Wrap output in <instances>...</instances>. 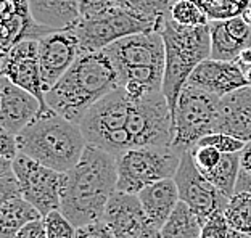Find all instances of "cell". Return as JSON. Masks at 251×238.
I'll return each instance as SVG.
<instances>
[{
    "label": "cell",
    "mask_w": 251,
    "mask_h": 238,
    "mask_svg": "<svg viewBox=\"0 0 251 238\" xmlns=\"http://www.w3.org/2000/svg\"><path fill=\"white\" fill-rule=\"evenodd\" d=\"M45 229H47L49 238H74L77 227L74 225L60 209L52 211L44 217Z\"/></svg>",
    "instance_id": "29"
},
{
    "label": "cell",
    "mask_w": 251,
    "mask_h": 238,
    "mask_svg": "<svg viewBox=\"0 0 251 238\" xmlns=\"http://www.w3.org/2000/svg\"><path fill=\"white\" fill-rule=\"evenodd\" d=\"M2 76L37 97L42 108H49L45 103L37 41H23L2 55Z\"/></svg>",
    "instance_id": "14"
},
{
    "label": "cell",
    "mask_w": 251,
    "mask_h": 238,
    "mask_svg": "<svg viewBox=\"0 0 251 238\" xmlns=\"http://www.w3.org/2000/svg\"><path fill=\"white\" fill-rule=\"evenodd\" d=\"M216 132L229 134L245 143L251 142V86H245L219 100Z\"/></svg>",
    "instance_id": "19"
},
{
    "label": "cell",
    "mask_w": 251,
    "mask_h": 238,
    "mask_svg": "<svg viewBox=\"0 0 251 238\" xmlns=\"http://www.w3.org/2000/svg\"><path fill=\"white\" fill-rule=\"evenodd\" d=\"M118 87V76L105 50L82 53L45 92V103L60 116L81 124L92 106Z\"/></svg>",
    "instance_id": "2"
},
{
    "label": "cell",
    "mask_w": 251,
    "mask_h": 238,
    "mask_svg": "<svg viewBox=\"0 0 251 238\" xmlns=\"http://www.w3.org/2000/svg\"><path fill=\"white\" fill-rule=\"evenodd\" d=\"M182 153L173 146H142L116 156L118 191L139 195L145 187L164 179H174Z\"/></svg>",
    "instance_id": "7"
},
{
    "label": "cell",
    "mask_w": 251,
    "mask_h": 238,
    "mask_svg": "<svg viewBox=\"0 0 251 238\" xmlns=\"http://www.w3.org/2000/svg\"><path fill=\"white\" fill-rule=\"evenodd\" d=\"M42 110L37 97L15 86L7 77L0 81V124L10 134L18 135Z\"/></svg>",
    "instance_id": "17"
},
{
    "label": "cell",
    "mask_w": 251,
    "mask_h": 238,
    "mask_svg": "<svg viewBox=\"0 0 251 238\" xmlns=\"http://www.w3.org/2000/svg\"><path fill=\"white\" fill-rule=\"evenodd\" d=\"M164 41L166 68H164L163 94L173 111L179 95L195 68L211 56L209 24L182 26L174 20H166L159 29Z\"/></svg>",
    "instance_id": "5"
},
{
    "label": "cell",
    "mask_w": 251,
    "mask_h": 238,
    "mask_svg": "<svg viewBox=\"0 0 251 238\" xmlns=\"http://www.w3.org/2000/svg\"><path fill=\"white\" fill-rule=\"evenodd\" d=\"M242 18L248 23V24H251V2H250V5L247 7V10L243 11V15H242Z\"/></svg>",
    "instance_id": "39"
},
{
    "label": "cell",
    "mask_w": 251,
    "mask_h": 238,
    "mask_svg": "<svg viewBox=\"0 0 251 238\" xmlns=\"http://www.w3.org/2000/svg\"><path fill=\"white\" fill-rule=\"evenodd\" d=\"M230 225L224 216V211L213 214L201 227V238H227Z\"/></svg>",
    "instance_id": "32"
},
{
    "label": "cell",
    "mask_w": 251,
    "mask_h": 238,
    "mask_svg": "<svg viewBox=\"0 0 251 238\" xmlns=\"http://www.w3.org/2000/svg\"><path fill=\"white\" fill-rule=\"evenodd\" d=\"M240 164L242 171L247 172L251 177V142L245 143V148L240 151Z\"/></svg>",
    "instance_id": "36"
},
{
    "label": "cell",
    "mask_w": 251,
    "mask_h": 238,
    "mask_svg": "<svg viewBox=\"0 0 251 238\" xmlns=\"http://www.w3.org/2000/svg\"><path fill=\"white\" fill-rule=\"evenodd\" d=\"M106 2H110V3H118L119 0H106Z\"/></svg>",
    "instance_id": "41"
},
{
    "label": "cell",
    "mask_w": 251,
    "mask_h": 238,
    "mask_svg": "<svg viewBox=\"0 0 251 238\" xmlns=\"http://www.w3.org/2000/svg\"><path fill=\"white\" fill-rule=\"evenodd\" d=\"M118 76V87L132 100L163 92L166 52L161 32L153 29L127 36L103 48Z\"/></svg>",
    "instance_id": "3"
},
{
    "label": "cell",
    "mask_w": 251,
    "mask_h": 238,
    "mask_svg": "<svg viewBox=\"0 0 251 238\" xmlns=\"http://www.w3.org/2000/svg\"><path fill=\"white\" fill-rule=\"evenodd\" d=\"M41 217V213L21 195L3 198L0 200V237L15 238L20 229Z\"/></svg>",
    "instance_id": "22"
},
{
    "label": "cell",
    "mask_w": 251,
    "mask_h": 238,
    "mask_svg": "<svg viewBox=\"0 0 251 238\" xmlns=\"http://www.w3.org/2000/svg\"><path fill=\"white\" fill-rule=\"evenodd\" d=\"M211 56L213 60L237 61L245 50L251 48V24L242 16L209 21Z\"/></svg>",
    "instance_id": "18"
},
{
    "label": "cell",
    "mask_w": 251,
    "mask_h": 238,
    "mask_svg": "<svg viewBox=\"0 0 251 238\" xmlns=\"http://www.w3.org/2000/svg\"><path fill=\"white\" fill-rule=\"evenodd\" d=\"M219 100L216 95L185 84L174 110V137L171 146L176 151H192L200 140L216 132Z\"/></svg>",
    "instance_id": "8"
},
{
    "label": "cell",
    "mask_w": 251,
    "mask_h": 238,
    "mask_svg": "<svg viewBox=\"0 0 251 238\" xmlns=\"http://www.w3.org/2000/svg\"><path fill=\"white\" fill-rule=\"evenodd\" d=\"M116 187V156L87 145L76 166L65 172L60 211L76 227L103 219Z\"/></svg>",
    "instance_id": "1"
},
{
    "label": "cell",
    "mask_w": 251,
    "mask_h": 238,
    "mask_svg": "<svg viewBox=\"0 0 251 238\" xmlns=\"http://www.w3.org/2000/svg\"><path fill=\"white\" fill-rule=\"evenodd\" d=\"M187 84L195 86L216 97H226L245 86H250L247 76L235 61H221L208 58L200 63Z\"/></svg>",
    "instance_id": "16"
},
{
    "label": "cell",
    "mask_w": 251,
    "mask_h": 238,
    "mask_svg": "<svg viewBox=\"0 0 251 238\" xmlns=\"http://www.w3.org/2000/svg\"><path fill=\"white\" fill-rule=\"evenodd\" d=\"M74 238H116L103 219L77 227Z\"/></svg>",
    "instance_id": "33"
},
{
    "label": "cell",
    "mask_w": 251,
    "mask_h": 238,
    "mask_svg": "<svg viewBox=\"0 0 251 238\" xmlns=\"http://www.w3.org/2000/svg\"><path fill=\"white\" fill-rule=\"evenodd\" d=\"M139 200L145 214L158 229H161L176 206L179 205V189L174 179H164L145 187L140 191Z\"/></svg>",
    "instance_id": "20"
},
{
    "label": "cell",
    "mask_w": 251,
    "mask_h": 238,
    "mask_svg": "<svg viewBox=\"0 0 251 238\" xmlns=\"http://www.w3.org/2000/svg\"><path fill=\"white\" fill-rule=\"evenodd\" d=\"M18 155H20V148H18L16 135L2 129L0 130V156L5 158V160L13 161Z\"/></svg>",
    "instance_id": "34"
},
{
    "label": "cell",
    "mask_w": 251,
    "mask_h": 238,
    "mask_svg": "<svg viewBox=\"0 0 251 238\" xmlns=\"http://www.w3.org/2000/svg\"><path fill=\"white\" fill-rule=\"evenodd\" d=\"M31 13L29 0H0V45L2 55L23 41H39L49 34Z\"/></svg>",
    "instance_id": "15"
},
{
    "label": "cell",
    "mask_w": 251,
    "mask_h": 238,
    "mask_svg": "<svg viewBox=\"0 0 251 238\" xmlns=\"http://www.w3.org/2000/svg\"><path fill=\"white\" fill-rule=\"evenodd\" d=\"M151 23L140 20L129 10L119 7L118 3H110L99 13L87 18H81L70 31L76 32L81 44V52H100L108 45L115 44L127 36L153 31Z\"/></svg>",
    "instance_id": "9"
},
{
    "label": "cell",
    "mask_w": 251,
    "mask_h": 238,
    "mask_svg": "<svg viewBox=\"0 0 251 238\" xmlns=\"http://www.w3.org/2000/svg\"><path fill=\"white\" fill-rule=\"evenodd\" d=\"M224 216L230 229L251 237V193L235 191L226 206Z\"/></svg>",
    "instance_id": "26"
},
{
    "label": "cell",
    "mask_w": 251,
    "mask_h": 238,
    "mask_svg": "<svg viewBox=\"0 0 251 238\" xmlns=\"http://www.w3.org/2000/svg\"><path fill=\"white\" fill-rule=\"evenodd\" d=\"M177 0H119L118 5L140 20L151 23L155 29L159 31L164 21L171 18V10Z\"/></svg>",
    "instance_id": "24"
},
{
    "label": "cell",
    "mask_w": 251,
    "mask_h": 238,
    "mask_svg": "<svg viewBox=\"0 0 251 238\" xmlns=\"http://www.w3.org/2000/svg\"><path fill=\"white\" fill-rule=\"evenodd\" d=\"M227 238H251V237L242 234V232H237V230L230 229V230H229V235H227Z\"/></svg>",
    "instance_id": "38"
},
{
    "label": "cell",
    "mask_w": 251,
    "mask_h": 238,
    "mask_svg": "<svg viewBox=\"0 0 251 238\" xmlns=\"http://www.w3.org/2000/svg\"><path fill=\"white\" fill-rule=\"evenodd\" d=\"M37 24L53 31H70L79 21L77 0H29Z\"/></svg>",
    "instance_id": "21"
},
{
    "label": "cell",
    "mask_w": 251,
    "mask_h": 238,
    "mask_svg": "<svg viewBox=\"0 0 251 238\" xmlns=\"http://www.w3.org/2000/svg\"><path fill=\"white\" fill-rule=\"evenodd\" d=\"M192 156H193V161L197 164V167L204 174L218 166L222 158V153L219 150H216L214 146L197 145L195 148L192 150Z\"/></svg>",
    "instance_id": "31"
},
{
    "label": "cell",
    "mask_w": 251,
    "mask_h": 238,
    "mask_svg": "<svg viewBox=\"0 0 251 238\" xmlns=\"http://www.w3.org/2000/svg\"><path fill=\"white\" fill-rule=\"evenodd\" d=\"M243 72H245V76H247V79H248V82H250V86H251V63L248 65V66H245L243 70H242Z\"/></svg>",
    "instance_id": "40"
},
{
    "label": "cell",
    "mask_w": 251,
    "mask_h": 238,
    "mask_svg": "<svg viewBox=\"0 0 251 238\" xmlns=\"http://www.w3.org/2000/svg\"><path fill=\"white\" fill-rule=\"evenodd\" d=\"M171 20L182 26H204L209 23L201 8L190 0H177L171 10Z\"/></svg>",
    "instance_id": "28"
},
{
    "label": "cell",
    "mask_w": 251,
    "mask_h": 238,
    "mask_svg": "<svg viewBox=\"0 0 251 238\" xmlns=\"http://www.w3.org/2000/svg\"><path fill=\"white\" fill-rule=\"evenodd\" d=\"M235 191H250V193H251V177L247 172L240 171V175H238V180H237Z\"/></svg>",
    "instance_id": "37"
},
{
    "label": "cell",
    "mask_w": 251,
    "mask_h": 238,
    "mask_svg": "<svg viewBox=\"0 0 251 238\" xmlns=\"http://www.w3.org/2000/svg\"><path fill=\"white\" fill-rule=\"evenodd\" d=\"M37 45L44 90L49 92L82 55L81 44L74 31H53L39 39Z\"/></svg>",
    "instance_id": "13"
},
{
    "label": "cell",
    "mask_w": 251,
    "mask_h": 238,
    "mask_svg": "<svg viewBox=\"0 0 251 238\" xmlns=\"http://www.w3.org/2000/svg\"><path fill=\"white\" fill-rule=\"evenodd\" d=\"M130 106L132 98L121 87H116L97 101L79 124L87 143L99 146L113 156L132 150V140L127 132Z\"/></svg>",
    "instance_id": "6"
},
{
    "label": "cell",
    "mask_w": 251,
    "mask_h": 238,
    "mask_svg": "<svg viewBox=\"0 0 251 238\" xmlns=\"http://www.w3.org/2000/svg\"><path fill=\"white\" fill-rule=\"evenodd\" d=\"M174 180L177 184L180 201L190 206V209L203 224L213 214L226 211L230 198H227L218 187L204 177V174L200 171L193 161L192 151L182 153V160Z\"/></svg>",
    "instance_id": "11"
},
{
    "label": "cell",
    "mask_w": 251,
    "mask_h": 238,
    "mask_svg": "<svg viewBox=\"0 0 251 238\" xmlns=\"http://www.w3.org/2000/svg\"><path fill=\"white\" fill-rule=\"evenodd\" d=\"M13 171L18 177L21 195L45 217L60 209L65 172L53 171L20 153L13 160Z\"/></svg>",
    "instance_id": "10"
},
{
    "label": "cell",
    "mask_w": 251,
    "mask_h": 238,
    "mask_svg": "<svg viewBox=\"0 0 251 238\" xmlns=\"http://www.w3.org/2000/svg\"><path fill=\"white\" fill-rule=\"evenodd\" d=\"M240 171H242L240 153H224L218 166L211 169L209 172H204V177L211 184L218 187L227 198H230L235 193V187Z\"/></svg>",
    "instance_id": "25"
},
{
    "label": "cell",
    "mask_w": 251,
    "mask_h": 238,
    "mask_svg": "<svg viewBox=\"0 0 251 238\" xmlns=\"http://www.w3.org/2000/svg\"><path fill=\"white\" fill-rule=\"evenodd\" d=\"M198 145L214 146L222 155H224V153H240L245 148V142L232 137L229 134H222V132H213L206 135V137L198 142Z\"/></svg>",
    "instance_id": "30"
},
{
    "label": "cell",
    "mask_w": 251,
    "mask_h": 238,
    "mask_svg": "<svg viewBox=\"0 0 251 238\" xmlns=\"http://www.w3.org/2000/svg\"><path fill=\"white\" fill-rule=\"evenodd\" d=\"M103 220L116 238H159L161 232L148 219L139 196L118 190L108 201Z\"/></svg>",
    "instance_id": "12"
},
{
    "label": "cell",
    "mask_w": 251,
    "mask_h": 238,
    "mask_svg": "<svg viewBox=\"0 0 251 238\" xmlns=\"http://www.w3.org/2000/svg\"><path fill=\"white\" fill-rule=\"evenodd\" d=\"M203 222L190 206L184 201H179L173 214L161 227L159 238H201Z\"/></svg>",
    "instance_id": "23"
},
{
    "label": "cell",
    "mask_w": 251,
    "mask_h": 238,
    "mask_svg": "<svg viewBox=\"0 0 251 238\" xmlns=\"http://www.w3.org/2000/svg\"><path fill=\"white\" fill-rule=\"evenodd\" d=\"M198 5L209 21L229 20L242 16L251 0H190Z\"/></svg>",
    "instance_id": "27"
},
{
    "label": "cell",
    "mask_w": 251,
    "mask_h": 238,
    "mask_svg": "<svg viewBox=\"0 0 251 238\" xmlns=\"http://www.w3.org/2000/svg\"><path fill=\"white\" fill-rule=\"evenodd\" d=\"M16 140L20 153L58 172L76 166L89 145L79 124L60 116L50 106L39 111Z\"/></svg>",
    "instance_id": "4"
},
{
    "label": "cell",
    "mask_w": 251,
    "mask_h": 238,
    "mask_svg": "<svg viewBox=\"0 0 251 238\" xmlns=\"http://www.w3.org/2000/svg\"><path fill=\"white\" fill-rule=\"evenodd\" d=\"M15 238H49L44 217L31 220L29 224H26L25 227L18 230V234L15 235Z\"/></svg>",
    "instance_id": "35"
}]
</instances>
